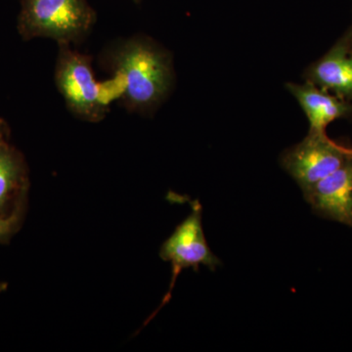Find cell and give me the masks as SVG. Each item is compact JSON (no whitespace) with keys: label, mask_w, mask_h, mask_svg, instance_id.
<instances>
[{"label":"cell","mask_w":352,"mask_h":352,"mask_svg":"<svg viewBox=\"0 0 352 352\" xmlns=\"http://www.w3.org/2000/svg\"><path fill=\"white\" fill-rule=\"evenodd\" d=\"M17 31L24 41L44 38L82 43L97 21L87 0H20Z\"/></svg>","instance_id":"obj_3"},{"label":"cell","mask_w":352,"mask_h":352,"mask_svg":"<svg viewBox=\"0 0 352 352\" xmlns=\"http://www.w3.org/2000/svg\"><path fill=\"white\" fill-rule=\"evenodd\" d=\"M10 138V126L6 120L0 118V138Z\"/></svg>","instance_id":"obj_11"},{"label":"cell","mask_w":352,"mask_h":352,"mask_svg":"<svg viewBox=\"0 0 352 352\" xmlns=\"http://www.w3.org/2000/svg\"><path fill=\"white\" fill-rule=\"evenodd\" d=\"M8 288V284L4 283V282H0V294L3 293Z\"/></svg>","instance_id":"obj_12"},{"label":"cell","mask_w":352,"mask_h":352,"mask_svg":"<svg viewBox=\"0 0 352 352\" xmlns=\"http://www.w3.org/2000/svg\"><path fill=\"white\" fill-rule=\"evenodd\" d=\"M287 88L300 103L309 122V132H325L333 120L347 117L352 107L340 97L332 96L327 90L307 82L305 85L288 83Z\"/></svg>","instance_id":"obj_9"},{"label":"cell","mask_w":352,"mask_h":352,"mask_svg":"<svg viewBox=\"0 0 352 352\" xmlns=\"http://www.w3.org/2000/svg\"><path fill=\"white\" fill-rule=\"evenodd\" d=\"M303 195L317 214L352 227V156Z\"/></svg>","instance_id":"obj_6"},{"label":"cell","mask_w":352,"mask_h":352,"mask_svg":"<svg viewBox=\"0 0 352 352\" xmlns=\"http://www.w3.org/2000/svg\"><path fill=\"white\" fill-rule=\"evenodd\" d=\"M134 2H136V3H139V2L141 1V0H133Z\"/></svg>","instance_id":"obj_13"},{"label":"cell","mask_w":352,"mask_h":352,"mask_svg":"<svg viewBox=\"0 0 352 352\" xmlns=\"http://www.w3.org/2000/svg\"><path fill=\"white\" fill-rule=\"evenodd\" d=\"M29 186L24 155L11 144L10 138H0V214L25 210Z\"/></svg>","instance_id":"obj_7"},{"label":"cell","mask_w":352,"mask_h":352,"mask_svg":"<svg viewBox=\"0 0 352 352\" xmlns=\"http://www.w3.org/2000/svg\"><path fill=\"white\" fill-rule=\"evenodd\" d=\"M24 210H18L7 217L0 214V243L8 242L14 234L19 230L24 217Z\"/></svg>","instance_id":"obj_10"},{"label":"cell","mask_w":352,"mask_h":352,"mask_svg":"<svg viewBox=\"0 0 352 352\" xmlns=\"http://www.w3.org/2000/svg\"><path fill=\"white\" fill-rule=\"evenodd\" d=\"M351 156L352 150L333 142L326 132H309L282 155L281 164L305 194Z\"/></svg>","instance_id":"obj_4"},{"label":"cell","mask_w":352,"mask_h":352,"mask_svg":"<svg viewBox=\"0 0 352 352\" xmlns=\"http://www.w3.org/2000/svg\"><path fill=\"white\" fill-rule=\"evenodd\" d=\"M99 59L100 66L113 76L120 103L129 112L150 115L173 87L175 74L170 55L146 36L115 41Z\"/></svg>","instance_id":"obj_1"},{"label":"cell","mask_w":352,"mask_h":352,"mask_svg":"<svg viewBox=\"0 0 352 352\" xmlns=\"http://www.w3.org/2000/svg\"><path fill=\"white\" fill-rule=\"evenodd\" d=\"M54 80L69 112L78 119L99 122L110 112V105L120 99L117 82H99L92 69V58L72 50L69 44H58Z\"/></svg>","instance_id":"obj_2"},{"label":"cell","mask_w":352,"mask_h":352,"mask_svg":"<svg viewBox=\"0 0 352 352\" xmlns=\"http://www.w3.org/2000/svg\"><path fill=\"white\" fill-rule=\"evenodd\" d=\"M307 82L332 90L340 98L352 99V50L347 39L340 41L308 69Z\"/></svg>","instance_id":"obj_8"},{"label":"cell","mask_w":352,"mask_h":352,"mask_svg":"<svg viewBox=\"0 0 352 352\" xmlns=\"http://www.w3.org/2000/svg\"><path fill=\"white\" fill-rule=\"evenodd\" d=\"M160 256L171 264L170 289L164 296L163 302L155 314L170 302L171 292L182 270L193 268L196 271L201 265L214 270L220 263L219 258L212 252L204 233L201 223V206L198 201L192 203L191 212L166 240L161 248Z\"/></svg>","instance_id":"obj_5"}]
</instances>
